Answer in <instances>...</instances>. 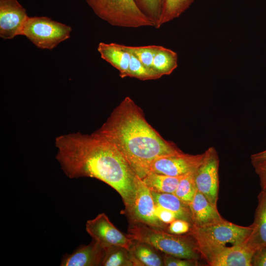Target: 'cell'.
Listing matches in <instances>:
<instances>
[{"mask_svg":"<svg viewBox=\"0 0 266 266\" xmlns=\"http://www.w3.org/2000/svg\"><path fill=\"white\" fill-rule=\"evenodd\" d=\"M56 158L69 178L92 177L112 187L122 198L126 211L135 194L136 175L118 149L95 132L61 135L56 138Z\"/></svg>","mask_w":266,"mask_h":266,"instance_id":"6da1fadb","label":"cell"},{"mask_svg":"<svg viewBox=\"0 0 266 266\" xmlns=\"http://www.w3.org/2000/svg\"><path fill=\"white\" fill-rule=\"evenodd\" d=\"M165 266H195L198 265V260L186 259L165 254L163 257Z\"/></svg>","mask_w":266,"mask_h":266,"instance_id":"83f0119b","label":"cell"},{"mask_svg":"<svg viewBox=\"0 0 266 266\" xmlns=\"http://www.w3.org/2000/svg\"><path fill=\"white\" fill-rule=\"evenodd\" d=\"M259 176L262 190H266V160L253 165Z\"/></svg>","mask_w":266,"mask_h":266,"instance_id":"f546056e","label":"cell"},{"mask_svg":"<svg viewBox=\"0 0 266 266\" xmlns=\"http://www.w3.org/2000/svg\"><path fill=\"white\" fill-rule=\"evenodd\" d=\"M155 204L173 212L177 219L188 221L192 224L189 205L173 194L159 193L151 191Z\"/></svg>","mask_w":266,"mask_h":266,"instance_id":"ac0fdd59","label":"cell"},{"mask_svg":"<svg viewBox=\"0 0 266 266\" xmlns=\"http://www.w3.org/2000/svg\"><path fill=\"white\" fill-rule=\"evenodd\" d=\"M121 46L126 51L134 55L146 66L153 68V61L158 45L131 46L121 44Z\"/></svg>","mask_w":266,"mask_h":266,"instance_id":"d4e9b609","label":"cell"},{"mask_svg":"<svg viewBox=\"0 0 266 266\" xmlns=\"http://www.w3.org/2000/svg\"><path fill=\"white\" fill-rule=\"evenodd\" d=\"M86 230L93 240L104 249L120 246L129 250L133 242L128 234H124L116 228L104 213L87 221Z\"/></svg>","mask_w":266,"mask_h":266,"instance_id":"30bf717a","label":"cell"},{"mask_svg":"<svg viewBox=\"0 0 266 266\" xmlns=\"http://www.w3.org/2000/svg\"><path fill=\"white\" fill-rule=\"evenodd\" d=\"M99 18L113 26L137 28L155 27L134 0H86Z\"/></svg>","mask_w":266,"mask_h":266,"instance_id":"5b68a950","label":"cell"},{"mask_svg":"<svg viewBox=\"0 0 266 266\" xmlns=\"http://www.w3.org/2000/svg\"><path fill=\"white\" fill-rule=\"evenodd\" d=\"M155 213L158 219L166 225L169 224L177 219L176 215L173 212L156 204Z\"/></svg>","mask_w":266,"mask_h":266,"instance_id":"f1b7e54d","label":"cell"},{"mask_svg":"<svg viewBox=\"0 0 266 266\" xmlns=\"http://www.w3.org/2000/svg\"><path fill=\"white\" fill-rule=\"evenodd\" d=\"M266 160V149L251 155V160L252 165Z\"/></svg>","mask_w":266,"mask_h":266,"instance_id":"1f68e13d","label":"cell"},{"mask_svg":"<svg viewBox=\"0 0 266 266\" xmlns=\"http://www.w3.org/2000/svg\"><path fill=\"white\" fill-rule=\"evenodd\" d=\"M156 250L148 244L133 239L129 250L134 259L135 266H164L163 258Z\"/></svg>","mask_w":266,"mask_h":266,"instance_id":"e0dca14e","label":"cell"},{"mask_svg":"<svg viewBox=\"0 0 266 266\" xmlns=\"http://www.w3.org/2000/svg\"><path fill=\"white\" fill-rule=\"evenodd\" d=\"M194 172L184 175L180 180L173 194L185 203L189 204L197 191Z\"/></svg>","mask_w":266,"mask_h":266,"instance_id":"cb8c5ba5","label":"cell"},{"mask_svg":"<svg viewBox=\"0 0 266 266\" xmlns=\"http://www.w3.org/2000/svg\"><path fill=\"white\" fill-rule=\"evenodd\" d=\"M189 207L192 226L204 227L226 220L218 212L217 206L198 190Z\"/></svg>","mask_w":266,"mask_h":266,"instance_id":"7c38bea8","label":"cell"},{"mask_svg":"<svg viewBox=\"0 0 266 266\" xmlns=\"http://www.w3.org/2000/svg\"><path fill=\"white\" fill-rule=\"evenodd\" d=\"M192 224L186 220L176 219L167 226L166 231L174 234L182 235L188 233Z\"/></svg>","mask_w":266,"mask_h":266,"instance_id":"4316f807","label":"cell"},{"mask_svg":"<svg viewBox=\"0 0 266 266\" xmlns=\"http://www.w3.org/2000/svg\"><path fill=\"white\" fill-rule=\"evenodd\" d=\"M97 49L102 59L118 70L121 78L127 77L131 54L121 44L100 42Z\"/></svg>","mask_w":266,"mask_h":266,"instance_id":"2e32d148","label":"cell"},{"mask_svg":"<svg viewBox=\"0 0 266 266\" xmlns=\"http://www.w3.org/2000/svg\"><path fill=\"white\" fill-rule=\"evenodd\" d=\"M71 28L47 17H29L23 35L37 47L52 50L59 43L69 38Z\"/></svg>","mask_w":266,"mask_h":266,"instance_id":"8992f818","label":"cell"},{"mask_svg":"<svg viewBox=\"0 0 266 266\" xmlns=\"http://www.w3.org/2000/svg\"><path fill=\"white\" fill-rule=\"evenodd\" d=\"M254 252L245 243L229 248L215 256L208 264L210 266H252Z\"/></svg>","mask_w":266,"mask_h":266,"instance_id":"9a60e30c","label":"cell"},{"mask_svg":"<svg viewBox=\"0 0 266 266\" xmlns=\"http://www.w3.org/2000/svg\"><path fill=\"white\" fill-rule=\"evenodd\" d=\"M104 249L94 240L89 244L80 246L73 253L63 257L61 266H101Z\"/></svg>","mask_w":266,"mask_h":266,"instance_id":"4fadbf2b","label":"cell"},{"mask_svg":"<svg viewBox=\"0 0 266 266\" xmlns=\"http://www.w3.org/2000/svg\"><path fill=\"white\" fill-rule=\"evenodd\" d=\"M177 54L162 46H157L153 61V69L162 76L170 74L177 67Z\"/></svg>","mask_w":266,"mask_h":266,"instance_id":"ffe728a7","label":"cell"},{"mask_svg":"<svg viewBox=\"0 0 266 266\" xmlns=\"http://www.w3.org/2000/svg\"><path fill=\"white\" fill-rule=\"evenodd\" d=\"M95 133L118 149L141 179L147 174L151 163L157 157L182 152L147 122L141 109L129 97Z\"/></svg>","mask_w":266,"mask_h":266,"instance_id":"7a4b0ae2","label":"cell"},{"mask_svg":"<svg viewBox=\"0 0 266 266\" xmlns=\"http://www.w3.org/2000/svg\"><path fill=\"white\" fill-rule=\"evenodd\" d=\"M183 176H171L149 171L141 179L152 191L173 194Z\"/></svg>","mask_w":266,"mask_h":266,"instance_id":"d6986e66","label":"cell"},{"mask_svg":"<svg viewBox=\"0 0 266 266\" xmlns=\"http://www.w3.org/2000/svg\"><path fill=\"white\" fill-rule=\"evenodd\" d=\"M136 5L155 25L158 22L162 10L163 0H134Z\"/></svg>","mask_w":266,"mask_h":266,"instance_id":"484cf974","label":"cell"},{"mask_svg":"<svg viewBox=\"0 0 266 266\" xmlns=\"http://www.w3.org/2000/svg\"><path fill=\"white\" fill-rule=\"evenodd\" d=\"M252 231L251 225L240 226L225 220L204 227L192 225L188 234L194 240L200 256L208 264L223 250L244 243Z\"/></svg>","mask_w":266,"mask_h":266,"instance_id":"3957f363","label":"cell"},{"mask_svg":"<svg viewBox=\"0 0 266 266\" xmlns=\"http://www.w3.org/2000/svg\"><path fill=\"white\" fill-rule=\"evenodd\" d=\"M29 17L17 0H0V37L11 39L22 35Z\"/></svg>","mask_w":266,"mask_h":266,"instance_id":"8fae6325","label":"cell"},{"mask_svg":"<svg viewBox=\"0 0 266 266\" xmlns=\"http://www.w3.org/2000/svg\"><path fill=\"white\" fill-rule=\"evenodd\" d=\"M103 266H135L130 251L122 246H111L104 249Z\"/></svg>","mask_w":266,"mask_h":266,"instance_id":"44dd1931","label":"cell"},{"mask_svg":"<svg viewBox=\"0 0 266 266\" xmlns=\"http://www.w3.org/2000/svg\"><path fill=\"white\" fill-rule=\"evenodd\" d=\"M204 153L191 155L180 152L157 157L151 163L149 171L171 176L195 172L202 163Z\"/></svg>","mask_w":266,"mask_h":266,"instance_id":"9c48e42d","label":"cell"},{"mask_svg":"<svg viewBox=\"0 0 266 266\" xmlns=\"http://www.w3.org/2000/svg\"><path fill=\"white\" fill-rule=\"evenodd\" d=\"M194 0H163V5L160 19L155 28H160L163 25L179 17L194 2Z\"/></svg>","mask_w":266,"mask_h":266,"instance_id":"7402d4cb","label":"cell"},{"mask_svg":"<svg viewBox=\"0 0 266 266\" xmlns=\"http://www.w3.org/2000/svg\"><path fill=\"white\" fill-rule=\"evenodd\" d=\"M129 69L127 77L135 78L141 80H155L162 75L153 68L146 66L134 55L131 54Z\"/></svg>","mask_w":266,"mask_h":266,"instance_id":"603a6c76","label":"cell"},{"mask_svg":"<svg viewBox=\"0 0 266 266\" xmlns=\"http://www.w3.org/2000/svg\"><path fill=\"white\" fill-rule=\"evenodd\" d=\"M128 236L148 244L165 254L175 257L198 260L200 256L193 238L187 233L177 235L165 230L140 223H130Z\"/></svg>","mask_w":266,"mask_h":266,"instance_id":"277c9868","label":"cell"},{"mask_svg":"<svg viewBox=\"0 0 266 266\" xmlns=\"http://www.w3.org/2000/svg\"><path fill=\"white\" fill-rule=\"evenodd\" d=\"M251 264L252 266H266V246L255 251Z\"/></svg>","mask_w":266,"mask_h":266,"instance_id":"4dcf8cb0","label":"cell"},{"mask_svg":"<svg viewBox=\"0 0 266 266\" xmlns=\"http://www.w3.org/2000/svg\"><path fill=\"white\" fill-rule=\"evenodd\" d=\"M125 212L130 223H140L166 231L168 225L162 222L156 215L151 190L137 175L134 198L131 208Z\"/></svg>","mask_w":266,"mask_h":266,"instance_id":"52a82bcc","label":"cell"},{"mask_svg":"<svg viewBox=\"0 0 266 266\" xmlns=\"http://www.w3.org/2000/svg\"><path fill=\"white\" fill-rule=\"evenodd\" d=\"M258 199L252 231L244 242L254 252L266 246V190H261Z\"/></svg>","mask_w":266,"mask_h":266,"instance_id":"5bb4252c","label":"cell"},{"mask_svg":"<svg viewBox=\"0 0 266 266\" xmlns=\"http://www.w3.org/2000/svg\"><path fill=\"white\" fill-rule=\"evenodd\" d=\"M203 161L194 172L198 191L217 206L219 191V159L216 149L211 147L204 152Z\"/></svg>","mask_w":266,"mask_h":266,"instance_id":"ba28073f","label":"cell"}]
</instances>
